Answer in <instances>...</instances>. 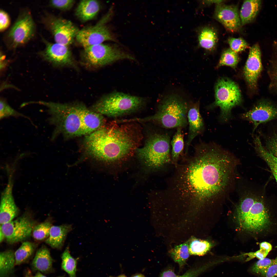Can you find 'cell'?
I'll return each mask as SVG.
<instances>
[{
	"instance_id": "9",
	"label": "cell",
	"mask_w": 277,
	"mask_h": 277,
	"mask_svg": "<svg viewBox=\"0 0 277 277\" xmlns=\"http://www.w3.org/2000/svg\"><path fill=\"white\" fill-rule=\"evenodd\" d=\"M36 32L35 24L31 12L23 9L6 33L5 38L6 44L9 48L15 50L32 39Z\"/></svg>"
},
{
	"instance_id": "52",
	"label": "cell",
	"mask_w": 277,
	"mask_h": 277,
	"mask_svg": "<svg viewBox=\"0 0 277 277\" xmlns=\"http://www.w3.org/2000/svg\"><path fill=\"white\" fill-rule=\"evenodd\" d=\"M57 277H64V276L63 275V276H58Z\"/></svg>"
},
{
	"instance_id": "35",
	"label": "cell",
	"mask_w": 277,
	"mask_h": 277,
	"mask_svg": "<svg viewBox=\"0 0 277 277\" xmlns=\"http://www.w3.org/2000/svg\"><path fill=\"white\" fill-rule=\"evenodd\" d=\"M51 223L46 221L36 225L34 227L32 234L33 238L36 240L41 241L47 239L49 236L51 226Z\"/></svg>"
},
{
	"instance_id": "27",
	"label": "cell",
	"mask_w": 277,
	"mask_h": 277,
	"mask_svg": "<svg viewBox=\"0 0 277 277\" xmlns=\"http://www.w3.org/2000/svg\"><path fill=\"white\" fill-rule=\"evenodd\" d=\"M198 40L200 46L207 50L212 51L215 47L218 41L217 33L213 28L210 27L203 28L200 32Z\"/></svg>"
},
{
	"instance_id": "24",
	"label": "cell",
	"mask_w": 277,
	"mask_h": 277,
	"mask_svg": "<svg viewBox=\"0 0 277 277\" xmlns=\"http://www.w3.org/2000/svg\"><path fill=\"white\" fill-rule=\"evenodd\" d=\"M261 1H245L239 13L242 26L253 21L257 15L261 5Z\"/></svg>"
},
{
	"instance_id": "3",
	"label": "cell",
	"mask_w": 277,
	"mask_h": 277,
	"mask_svg": "<svg viewBox=\"0 0 277 277\" xmlns=\"http://www.w3.org/2000/svg\"><path fill=\"white\" fill-rule=\"evenodd\" d=\"M190 101L177 94L169 95L160 101L153 115L132 120L152 121L166 129L183 128L188 125L187 114Z\"/></svg>"
},
{
	"instance_id": "38",
	"label": "cell",
	"mask_w": 277,
	"mask_h": 277,
	"mask_svg": "<svg viewBox=\"0 0 277 277\" xmlns=\"http://www.w3.org/2000/svg\"><path fill=\"white\" fill-rule=\"evenodd\" d=\"M260 249L255 252H250L247 254L250 259L256 257L259 260L265 258L271 250L272 246L271 244L266 242H262L260 244Z\"/></svg>"
},
{
	"instance_id": "33",
	"label": "cell",
	"mask_w": 277,
	"mask_h": 277,
	"mask_svg": "<svg viewBox=\"0 0 277 277\" xmlns=\"http://www.w3.org/2000/svg\"><path fill=\"white\" fill-rule=\"evenodd\" d=\"M239 60L238 53L230 48L225 51L222 53L217 65L227 66L232 68H235Z\"/></svg>"
},
{
	"instance_id": "6",
	"label": "cell",
	"mask_w": 277,
	"mask_h": 277,
	"mask_svg": "<svg viewBox=\"0 0 277 277\" xmlns=\"http://www.w3.org/2000/svg\"><path fill=\"white\" fill-rule=\"evenodd\" d=\"M171 139L169 133L161 131L151 134L144 146L137 148L138 157L148 167L160 168L170 162Z\"/></svg>"
},
{
	"instance_id": "36",
	"label": "cell",
	"mask_w": 277,
	"mask_h": 277,
	"mask_svg": "<svg viewBox=\"0 0 277 277\" xmlns=\"http://www.w3.org/2000/svg\"><path fill=\"white\" fill-rule=\"evenodd\" d=\"M273 259L265 258L259 260L253 266L252 271L253 272L265 276L268 269L272 263Z\"/></svg>"
},
{
	"instance_id": "45",
	"label": "cell",
	"mask_w": 277,
	"mask_h": 277,
	"mask_svg": "<svg viewBox=\"0 0 277 277\" xmlns=\"http://www.w3.org/2000/svg\"><path fill=\"white\" fill-rule=\"evenodd\" d=\"M176 275L172 270L169 269L163 271L160 277H180Z\"/></svg>"
},
{
	"instance_id": "29",
	"label": "cell",
	"mask_w": 277,
	"mask_h": 277,
	"mask_svg": "<svg viewBox=\"0 0 277 277\" xmlns=\"http://www.w3.org/2000/svg\"><path fill=\"white\" fill-rule=\"evenodd\" d=\"M182 128L179 127L171 141V160L176 164L184 150V144Z\"/></svg>"
},
{
	"instance_id": "39",
	"label": "cell",
	"mask_w": 277,
	"mask_h": 277,
	"mask_svg": "<svg viewBox=\"0 0 277 277\" xmlns=\"http://www.w3.org/2000/svg\"><path fill=\"white\" fill-rule=\"evenodd\" d=\"M265 147L269 153L277 158V131L273 133L265 139Z\"/></svg>"
},
{
	"instance_id": "47",
	"label": "cell",
	"mask_w": 277,
	"mask_h": 277,
	"mask_svg": "<svg viewBox=\"0 0 277 277\" xmlns=\"http://www.w3.org/2000/svg\"><path fill=\"white\" fill-rule=\"evenodd\" d=\"M32 275L31 271L29 270H27L25 273L24 277H32Z\"/></svg>"
},
{
	"instance_id": "26",
	"label": "cell",
	"mask_w": 277,
	"mask_h": 277,
	"mask_svg": "<svg viewBox=\"0 0 277 277\" xmlns=\"http://www.w3.org/2000/svg\"><path fill=\"white\" fill-rule=\"evenodd\" d=\"M254 144L257 154L266 163L277 184V158L266 150L260 139L258 138L255 140Z\"/></svg>"
},
{
	"instance_id": "46",
	"label": "cell",
	"mask_w": 277,
	"mask_h": 277,
	"mask_svg": "<svg viewBox=\"0 0 277 277\" xmlns=\"http://www.w3.org/2000/svg\"><path fill=\"white\" fill-rule=\"evenodd\" d=\"M225 1L224 0H208L205 1L204 2L207 4H215L216 5L223 3Z\"/></svg>"
},
{
	"instance_id": "17",
	"label": "cell",
	"mask_w": 277,
	"mask_h": 277,
	"mask_svg": "<svg viewBox=\"0 0 277 277\" xmlns=\"http://www.w3.org/2000/svg\"><path fill=\"white\" fill-rule=\"evenodd\" d=\"M214 16L230 32H236L242 26L238 8L236 5L223 3L216 5Z\"/></svg>"
},
{
	"instance_id": "11",
	"label": "cell",
	"mask_w": 277,
	"mask_h": 277,
	"mask_svg": "<svg viewBox=\"0 0 277 277\" xmlns=\"http://www.w3.org/2000/svg\"><path fill=\"white\" fill-rule=\"evenodd\" d=\"M41 23L53 36L55 43L68 46L72 43L79 31L70 21L44 12Z\"/></svg>"
},
{
	"instance_id": "31",
	"label": "cell",
	"mask_w": 277,
	"mask_h": 277,
	"mask_svg": "<svg viewBox=\"0 0 277 277\" xmlns=\"http://www.w3.org/2000/svg\"><path fill=\"white\" fill-rule=\"evenodd\" d=\"M61 268L68 275L69 277H76L77 260L71 255L67 246L61 256Z\"/></svg>"
},
{
	"instance_id": "41",
	"label": "cell",
	"mask_w": 277,
	"mask_h": 277,
	"mask_svg": "<svg viewBox=\"0 0 277 277\" xmlns=\"http://www.w3.org/2000/svg\"><path fill=\"white\" fill-rule=\"evenodd\" d=\"M273 45L274 56L270 72L273 83L277 88V42H275Z\"/></svg>"
},
{
	"instance_id": "40",
	"label": "cell",
	"mask_w": 277,
	"mask_h": 277,
	"mask_svg": "<svg viewBox=\"0 0 277 277\" xmlns=\"http://www.w3.org/2000/svg\"><path fill=\"white\" fill-rule=\"evenodd\" d=\"M74 3V1L73 0H53L49 1L48 5L53 8L65 11L71 8Z\"/></svg>"
},
{
	"instance_id": "42",
	"label": "cell",
	"mask_w": 277,
	"mask_h": 277,
	"mask_svg": "<svg viewBox=\"0 0 277 277\" xmlns=\"http://www.w3.org/2000/svg\"><path fill=\"white\" fill-rule=\"evenodd\" d=\"M10 18L7 13L3 9L0 11V31L3 32L7 29L10 24Z\"/></svg>"
},
{
	"instance_id": "5",
	"label": "cell",
	"mask_w": 277,
	"mask_h": 277,
	"mask_svg": "<svg viewBox=\"0 0 277 277\" xmlns=\"http://www.w3.org/2000/svg\"><path fill=\"white\" fill-rule=\"evenodd\" d=\"M263 195L250 192L241 199L240 208L243 217L238 224L244 230L258 233L266 230L270 224V215Z\"/></svg>"
},
{
	"instance_id": "34",
	"label": "cell",
	"mask_w": 277,
	"mask_h": 277,
	"mask_svg": "<svg viewBox=\"0 0 277 277\" xmlns=\"http://www.w3.org/2000/svg\"><path fill=\"white\" fill-rule=\"evenodd\" d=\"M9 117H12L16 118L22 117L27 118L31 122L33 125H34V123L29 117L15 110L11 107L6 101L3 100H1L0 102V120Z\"/></svg>"
},
{
	"instance_id": "21",
	"label": "cell",
	"mask_w": 277,
	"mask_h": 277,
	"mask_svg": "<svg viewBox=\"0 0 277 277\" xmlns=\"http://www.w3.org/2000/svg\"><path fill=\"white\" fill-rule=\"evenodd\" d=\"M54 259L51 256L49 249L45 246H42L36 252L31 264L32 271L45 274L53 273L54 269L53 266Z\"/></svg>"
},
{
	"instance_id": "50",
	"label": "cell",
	"mask_w": 277,
	"mask_h": 277,
	"mask_svg": "<svg viewBox=\"0 0 277 277\" xmlns=\"http://www.w3.org/2000/svg\"><path fill=\"white\" fill-rule=\"evenodd\" d=\"M131 277H146L144 275L141 273H137L132 275Z\"/></svg>"
},
{
	"instance_id": "37",
	"label": "cell",
	"mask_w": 277,
	"mask_h": 277,
	"mask_svg": "<svg viewBox=\"0 0 277 277\" xmlns=\"http://www.w3.org/2000/svg\"><path fill=\"white\" fill-rule=\"evenodd\" d=\"M228 43L230 48L237 53L242 52L249 47L246 42L241 37H230L228 39Z\"/></svg>"
},
{
	"instance_id": "19",
	"label": "cell",
	"mask_w": 277,
	"mask_h": 277,
	"mask_svg": "<svg viewBox=\"0 0 277 277\" xmlns=\"http://www.w3.org/2000/svg\"><path fill=\"white\" fill-rule=\"evenodd\" d=\"M12 176L10 174L8 184L1 197L0 206V223L2 225L8 222L18 215L19 209L12 193Z\"/></svg>"
},
{
	"instance_id": "30",
	"label": "cell",
	"mask_w": 277,
	"mask_h": 277,
	"mask_svg": "<svg viewBox=\"0 0 277 277\" xmlns=\"http://www.w3.org/2000/svg\"><path fill=\"white\" fill-rule=\"evenodd\" d=\"M170 255L174 261L177 263L180 268L186 263L189 256V245L186 242L175 246L170 251Z\"/></svg>"
},
{
	"instance_id": "48",
	"label": "cell",
	"mask_w": 277,
	"mask_h": 277,
	"mask_svg": "<svg viewBox=\"0 0 277 277\" xmlns=\"http://www.w3.org/2000/svg\"><path fill=\"white\" fill-rule=\"evenodd\" d=\"M32 277H46L41 272L39 271H37L35 275L32 276Z\"/></svg>"
},
{
	"instance_id": "18",
	"label": "cell",
	"mask_w": 277,
	"mask_h": 277,
	"mask_svg": "<svg viewBox=\"0 0 277 277\" xmlns=\"http://www.w3.org/2000/svg\"><path fill=\"white\" fill-rule=\"evenodd\" d=\"M200 103L190 101L187 114L189 131L185 144V152L186 154L194 139L203 131L204 124L200 111Z\"/></svg>"
},
{
	"instance_id": "10",
	"label": "cell",
	"mask_w": 277,
	"mask_h": 277,
	"mask_svg": "<svg viewBox=\"0 0 277 277\" xmlns=\"http://www.w3.org/2000/svg\"><path fill=\"white\" fill-rule=\"evenodd\" d=\"M215 95V100L213 105L220 107V119L222 121H226L230 118L232 109L242 102L240 89L232 80L227 78H222L216 84Z\"/></svg>"
},
{
	"instance_id": "43",
	"label": "cell",
	"mask_w": 277,
	"mask_h": 277,
	"mask_svg": "<svg viewBox=\"0 0 277 277\" xmlns=\"http://www.w3.org/2000/svg\"><path fill=\"white\" fill-rule=\"evenodd\" d=\"M277 275V256L269 267L265 277H274Z\"/></svg>"
},
{
	"instance_id": "44",
	"label": "cell",
	"mask_w": 277,
	"mask_h": 277,
	"mask_svg": "<svg viewBox=\"0 0 277 277\" xmlns=\"http://www.w3.org/2000/svg\"><path fill=\"white\" fill-rule=\"evenodd\" d=\"M204 269L203 267L191 269L180 277H196Z\"/></svg>"
},
{
	"instance_id": "16",
	"label": "cell",
	"mask_w": 277,
	"mask_h": 277,
	"mask_svg": "<svg viewBox=\"0 0 277 277\" xmlns=\"http://www.w3.org/2000/svg\"><path fill=\"white\" fill-rule=\"evenodd\" d=\"M261 52L258 44L250 48L248 57L244 70L245 78L249 87L252 90L256 88L258 78L262 67Z\"/></svg>"
},
{
	"instance_id": "7",
	"label": "cell",
	"mask_w": 277,
	"mask_h": 277,
	"mask_svg": "<svg viewBox=\"0 0 277 277\" xmlns=\"http://www.w3.org/2000/svg\"><path fill=\"white\" fill-rule=\"evenodd\" d=\"M145 101L141 97L115 92L102 97L94 104L93 109L102 115L116 117L140 109Z\"/></svg>"
},
{
	"instance_id": "28",
	"label": "cell",
	"mask_w": 277,
	"mask_h": 277,
	"mask_svg": "<svg viewBox=\"0 0 277 277\" xmlns=\"http://www.w3.org/2000/svg\"><path fill=\"white\" fill-rule=\"evenodd\" d=\"M36 247L34 243L28 241L22 243L14 252L15 265H19L29 261Z\"/></svg>"
},
{
	"instance_id": "8",
	"label": "cell",
	"mask_w": 277,
	"mask_h": 277,
	"mask_svg": "<svg viewBox=\"0 0 277 277\" xmlns=\"http://www.w3.org/2000/svg\"><path fill=\"white\" fill-rule=\"evenodd\" d=\"M83 56L86 64L94 68L102 67L121 60H135L132 54L116 44L102 43L84 48Z\"/></svg>"
},
{
	"instance_id": "13",
	"label": "cell",
	"mask_w": 277,
	"mask_h": 277,
	"mask_svg": "<svg viewBox=\"0 0 277 277\" xmlns=\"http://www.w3.org/2000/svg\"><path fill=\"white\" fill-rule=\"evenodd\" d=\"M36 225L35 222L31 217L24 215L1 225L0 229L7 241L12 244L23 241L28 238Z\"/></svg>"
},
{
	"instance_id": "20",
	"label": "cell",
	"mask_w": 277,
	"mask_h": 277,
	"mask_svg": "<svg viewBox=\"0 0 277 277\" xmlns=\"http://www.w3.org/2000/svg\"><path fill=\"white\" fill-rule=\"evenodd\" d=\"M79 110L84 135L90 134L101 127L104 120L102 115L81 104L79 105Z\"/></svg>"
},
{
	"instance_id": "15",
	"label": "cell",
	"mask_w": 277,
	"mask_h": 277,
	"mask_svg": "<svg viewBox=\"0 0 277 277\" xmlns=\"http://www.w3.org/2000/svg\"><path fill=\"white\" fill-rule=\"evenodd\" d=\"M241 117L253 123V132L260 124L277 118V106L269 102L262 101L242 114Z\"/></svg>"
},
{
	"instance_id": "2",
	"label": "cell",
	"mask_w": 277,
	"mask_h": 277,
	"mask_svg": "<svg viewBox=\"0 0 277 277\" xmlns=\"http://www.w3.org/2000/svg\"><path fill=\"white\" fill-rule=\"evenodd\" d=\"M134 135L123 127H101L87 135L84 140L87 153L96 160L113 163L122 160L137 148Z\"/></svg>"
},
{
	"instance_id": "4",
	"label": "cell",
	"mask_w": 277,
	"mask_h": 277,
	"mask_svg": "<svg viewBox=\"0 0 277 277\" xmlns=\"http://www.w3.org/2000/svg\"><path fill=\"white\" fill-rule=\"evenodd\" d=\"M46 107L50 115L47 121L55 128L52 138L60 132L68 137L84 135L79 112V104H62L43 101H33Z\"/></svg>"
},
{
	"instance_id": "23",
	"label": "cell",
	"mask_w": 277,
	"mask_h": 277,
	"mask_svg": "<svg viewBox=\"0 0 277 277\" xmlns=\"http://www.w3.org/2000/svg\"><path fill=\"white\" fill-rule=\"evenodd\" d=\"M72 230V226L67 224L52 226L48 237L45 243L53 248H62L68 233Z\"/></svg>"
},
{
	"instance_id": "12",
	"label": "cell",
	"mask_w": 277,
	"mask_h": 277,
	"mask_svg": "<svg viewBox=\"0 0 277 277\" xmlns=\"http://www.w3.org/2000/svg\"><path fill=\"white\" fill-rule=\"evenodd\" d=\"M109 11L95 25L84 27L78 31L75 39L84 48L116 39L106 24L111 15Z\"/></svg>"
},
{
	"instance_id": "22",
	"label": "cell",
	"mask_w": 277,
	"mask_h": 277,
	"mask_svg": "<svg viewBox=\"0 0 277 277\" xmlns=\"http://www.w3.org/2000/svg\"><path fill=\"white\" fill-rule=\"evenodd\" d=\"M100 8V3L97 1L82 0L76 8L75 14L80 21L86 22L94 18L98 14Z\"/></svg>"
},
{
	"instance_id": "32",
	"label": "cell",
	"mask_w": 277,
	"mask_h": 277,
	"mask_svg": "<svg viewBox=\"0 0 277 277\" xmlns=\"http://www.w3.org/2000/svg\"><path fill=\"white\" fill-rule=\"evenodd\" d=\"M211 246V244L208 241L193 239L189 245L190 254L203 255L209 250Z\"/></svg>"
},
{
	"instance_id": "1",
	"label": "cell",
	"mask_w": 277,
	"mask_h": 277,
	"mask_svg": "<svg viewBox=\"0 0 277 277\" xmlns=\"http://www.w3.org/2000/svg\"><path fill=\"white\" fill-rule=\"evenodd\" d=\"M194 149L193 155L185 162L182 188L188 199L201 203L226 192L237 161L230 153L213 144L201 142Z\"/></svg>"
},
{
	"instance_id": "14",
	"label": "cell",
	"mask_w": 277,
	"mask_h": 277,
	"mask_svg": "<svg viewBox=\"0 0 277 277\" xmlns=\"http://www.w3.org/2000/svg\"><path fill=\"white\" fill-rule=\"evenodd\" d=\"M45 48L39 54L45 61L57 66L74 67L75 63L68 46L51 43L42 37Z\"/></svg>"
},
{
	"instance_id": "25",
	"label": "cell",
	"mask_w": 277,
	"mask_h": 277,
	"mask_svg": "<svg viewBox=\"0 0 277 277\" xmlns=\"http://www.w3.org/2000/svg\"><path fill=\"white\" fill-rule=\"evenodd\" d=\"M14 252L8 250L0 254V277H16Z\"/></svg>"
},
{
	"instance_id": "49",
	"label": "cell",
	"mask_w": 277,
	"mask_h": 277,
	"mask_svg": "<svg viewBox=\"0 0 277 277\" xmlns=\"http://www.w3.org/2000/svg\"><path fill=\"white\" fill-rule=\"evenodd\" d=\"M5 239L4 235L1 230L0 229V242L1 243Z\"/></svg>"
},
{
	"instance_id": "51",
	"label": "cell",
	"mask_w": 277,
	"mask_h": 277,
	"mask_svg": "<svg viewBox=\"0 0 277 277\" xmlns=\"http://www.w3.org/2000/svg\"><path fill=\"white\" fill-rule=\"evenodd\" d=\"M116 277H127L124 274H122Z\"/></svg>"
}]
</instances>
